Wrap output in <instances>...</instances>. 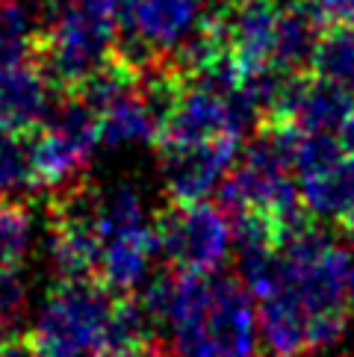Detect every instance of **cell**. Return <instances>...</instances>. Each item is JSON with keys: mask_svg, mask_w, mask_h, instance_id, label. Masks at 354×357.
I'll list each match as a JSON object with an SVG mask.
<instances>
[{"mask_svg": "<svg viewBox=\"0 0 354 357\" xmlns=\"http://www.w3.org/2000/svg\"><path fill=\"white\" fill-rule=\"evenodd\" d=\"M322 39V18L307 3L281 6L277 15V36H275V66L284 71H301L313 66L316 45Z\"/></svg>", "mask_w": 354, "mask_h": 357, "instance_id": "obj_15", "label": "cell"}, {"mask_svg": "<svg viewBox=\"0 0 354 357\" xmlns=\"http://www.w3.org/2000/svg\"><path fill=\"white\" fill-rule=\"evenodd\" d=\"M298 192L316 219H346L354 207V151L334 136H301L295 142Z\"/></svg>", "mask_w": 354, "mask_h": 357, "instance_id": "obj_7", "label": "cell"}, {"mask_svg": "<svg viewBox=\"0 0 354 357\" xmlns=\"http://www.w3.org/2000/svg\"><path fill=\"white\" fill-rule=\"evenodd\" d=\"M42 0H0V68L30 62L45 30Z\"/></svg>", "mask_w": 354, "mask_h": 357, "instance_id": "obj_16", "label": "cell"}, {"mask_svg": "<svg viewBox=\"0 0 354 357\" xmlns=\"http://www.w3.org/2000/svg\"><path fill=\"white\" fill-rule=\"evenodd\" d=\"M277 121L301 136H334L354 151V92L328 80H293Z\"/></svg>", "mask_w": 354, "mask_h": 357, "instance_id": "obj_9", "label": "cell"}, {"mask_svg": "<svg viewBox=\"0 0 354 357\" xmlns=\"http://www.w3.org/2000/svg\"><path fill=\"white\" fill-rule=\"evenodd\" d=\"M281 6L275 0L236 6L233 15L222 18V30L236 66H275V36Z\"/></svg>", "mask_w": 354, "mask_h": 357, "instance_id": "obj_13", "label": "cell"}, {"mask_svg": "<svg viewBox=\"0 0 354 357\" xmlns=\"http://www.w3.org/2000/svg\"><path fill=\"white\" fill-rule=\"evenodd\" d=\"M166 112L148 92V86H133L116 100L98 109L100 145L109 151H124L136 145H151L160 139Z\"/></svg>", "mask_w": 354, "mask_h": 357, "instance_id": "obj_11", "label": "cell"}, {"mask_svg": "<svg viewBox=\"0 0 354 357\" xmlns=\"http://www.w3.org/2000/svg\"><path fill=\"white\" fill-rule=\"evenodd\" d=\"M54 80L45 68L30 62L0 68V127L12 133H30L54 112Z\"/></svg>", "mask_w": 354, "mask_h": 357, "instance_id": "obj_10", "label": "cell"}, {"mask_svg": "<svg viewBox=\"0 0 354 357\" xmlns=\"http://www.w3.org/2000/svg\"><path fill=\"white\" fill-rule=\"evenodd\" d=\"M128 357H169L162 349H157V346H148V349H142V351H133V354H128Z\"/></svg>", "mask_w": 354, "mask_h": 357, "instance_id": "obj_25", "label": "cell"}, {"mask_svg": "<svg viewBox=\"0 0 354 357\" xmlns=\"http://www.w3.org/2000/svg\"><path fill=\"white\" fill-rule=\"evenodd\" d=\"M98 148V112L83 98H74L68 104L56 107L30 145L36 186L59 189V192L74 186Z\"/></svg>", "mask_w": 354, "mask_h": 357, "instance_id": "obj_5", "label": "cell"}, {"mask_svg": "<svg viewBox=\"0 0 354 357\" xmlns=\"http://www.w3.org/2000/svg\"><path fill=\"white\" fill-rule=\"evenodd\" d=\"M260 334L272 357H301L310 354V313L289 284L263 298Z\"/></svg>", "mask_w": 354, "mask_h": 357, "instance_id": "obj_14", "label": "cell"}, {"mask_svg": "<svg viewBox=\"0 0 354 357\" xmlns=\"http://www.w3.org/2000/svg\"><path fill=\"white\" fill-rule=\"evenodd\" d=\"M257 310L243 280L180 272L169 316L174 357H254Z\"/></svg>", "mask_w": 354, "mask_h": 357, "instance_id": "obj_1", "label": "cell"}, {"mask_svg": "<svg viewBox=\"0 0 354 357\" xmlns=\"http://www.w3.org/2000/svg\"><path fill=\"white\" fill-rule=\"evenodd\" d=\"M204 0H124L118 12V54L136 74L183 50L207 27Z\"/></svg>", "mask_w": 354, "mask_h": 357, "instance_id": "obj_4", "label": "cell"}, {"mask_svg": "<svg viewBox=\"0 0 354 357\" xmlns=\"http://www.w3.org/2000/svg\"><path fill=\"white\" fill-rule=\"evenodd\" d=\"M239 254V280L251 289V296H272L286 284V257L281 245H243Z\"/></svg>", "mask_w": 354, "mask_h": 357, "instance_id": "obj_21", "label": "cell"}, {"mask_svg": "<svg viewBox=\"0 0 354 357\" xmlns=\"http://www.w3.org/2000/svg\"><path fill=\"white\" fill-rule=\"evenodd\" d=\"M112 292L92 280H59L45 296L27 334L33 357H88L98 351Z\"/></svg>", "mask_w": 354, "mask_h": 357, "instance_id": "obj_3", "label": "cell"}, {"mask_svg": "<svg viewBox=\"0 0 354 357\" xmlns=\"http://www.w3.org/2000/svg\"><path fill=\"white\" fill-rule=\"evenodd\" d=\"M148 225V213H145V198L139 192V186L121 181L112 183L107 189H98V227L100 236H112L128 227Z\"/></svg>", "mask_w": 354, "mask_h": 357, "instance_id": "obj_20", "label": "cell"}, {"mask_svg": "<svg viewBox=\"0 0 354 357\" xmlns=\"http://www.w3.org/2000/svg\"><path fill=\"white\" fill-rule=\"evenodd\" d=\"M160 254L157 231L151 225H139L118 231L104 239V254H100V284L112 296H130L151 278V263Z\"/></svg>", "mask_w": 354, "mask_h": 357, "instance_id": "obj_12", "label": "cell"}, {"mask_svg": "<svg viewBox=\"0 0 354 357\" xmlns=\"http://www.w3.org/2000/svg\"><path fill=\"white\" fill-rule=\"evenodd\" d=\"M33 186L36 177H33L30 145L21 139V133L0 127V198L18 195Z\"/></svg>", "mask_w": 354, "mask_h": 357, "instance_id": "obj_22", "label": "cell"}, {"mask_svg": "<svg viewBox=\"0 0 354 357\" xmlns=\"http://www.w3.org/2000/svg\"><path fill=\"white\" fill-rule=\"evenodd\" d=\"M154 328L157 325L151 322L139 298H118L112 304L95 357H128L133 351L154 346Z\"/></svg>", "mask_w": 354, "mask_h": 357, "instance_id": "obj_17", "label": "cell"}, {"mask_svg": "<svg viewBox=\"0 0 354 357\" xmlns=\"http://www.w3.org/2000/svg\"><path fill=\"white\" fill-rule=\"evenodd\" d=\"M343 225H346V231H348V234L354 236V207H351V210L346 213V219H343Z\"/></svg>", "mask_w": 354, "mask_h": 357, "instance_id": "obj_27", "label": "cell"}, {"mask_svg": "<svg viewBox=\"0 0 354 357\" xmlns=\"http://www.w3.org/2000/svg\"><path fill=\"white\" fill-rule=\"evenodd\" d=\"M24 313H27V284L21 275L0 278V342L21 334Z\"/></svg>", "mask_w": 354, "mask_h": 357, "instance_id": "obj_23", "label": "cell"}, {"mask_svg": "<svg viewBox=\"0 0 354 357\" xmlns=\"http://www.w3.org/2000/svg\"><path fill=\"white\" fill-rule=\"evenodd\" d=\"M231 3H236V6H243V3H257V0H231Z\"/></svg>", "mask_w": 354, "mask_h": 357, "instance_id": "obj_28", "label": "cell"}, {"mask_svg": "<svg viewBox=\"0 0 354 357\" xmlns=\"http://www.w3.org/2000/svg\"><path fill=\"white\" fill-rule=\"evenodd\" d=\"M36 239L33 210L21 201H0V278L18 275Z\"/></svg>", "mask_w": 354, "mask_h": 357, "instance_id": "obj_18", "label": "cell"}, {"mask_svg": "<svg viewBox=\"0 0 354 357\" xmlns=\"http://www.w3.org/2000/svg\"><path fill=\"white\" fill-rule=\"evenodd\" d=\"M313 12L322 18V24H351L354 27V0H310Z\"/></svg>", "mask_w": 354, "mask_h": 357, "instance_id": "obj_24", "label": "cell"}, {"mask_svg": "<svg viewBox=\"0 0 354 357\" xmlns=\"http://www.w3.org/2000/svg\"><path fill=\"white\" fill-rule=\"evenodd\" d=\"M313 68L322 80L354 92V27L334 24L322 33L313 54Z\"/></svg>", "mask_w": 354, "mask_h": 357, "instance_id": "obj_19", "label": "cell"}, {"mask_svg": "<svg viewBox=\"0 0 354 357\" xmlns=\"http://www.w3.org/2000/svg\"><path fill=\"white\" fill-rule=\"evenodd\" d=\"M42 68L54 83L80 89L112 62L118 47V21L100 18L77 0H42Z\"/></svg>", "mask_w": 354, "mask_h": 357, "instance_id": "obj_2", "label": "cell"}, {"mask_svg": "<svg viewBox=\"0 0 354 357\" xmlns=\"http://www.w3.org/2000/svg\"><path fill=\"white\" fill-rule=\"evenodd\" d=\"M160 254L174 269L213 275L231 257L233 225L210 204H171L154 225Z\"/></svg>", "mask_w": 354, "mask_h": 357, "instance_id": "obj_6", "label": "cell"}, {"mask_svg": "<svg viewBox=\"0 0 354 357\" xmlns=\"http://www.w3.org/2000/svg\"><path fill=\"white\" fill-rule=\"evenodd\" d=\"M243 151V133L186 148H160V174L171 204H198L216 192Z\"/></svg>", "mask_w": 354, "mask_h": 357, "instance_id": "obj_8", "label": "cell"}, {"mask_svg": "<svg viewBox=\"0 0 354 357\" xmlns=\"http://www.w3.org/2000/svg\"><path fill=\"white\" fill-rule=\"evenodd\" d=\"M348 296H351V301H354V254L348 257Z\"/></svg>", "mask_w": 354, "mask_h": 357, "instance_id": "obj_26", "label": "cell"}]
</instances>
